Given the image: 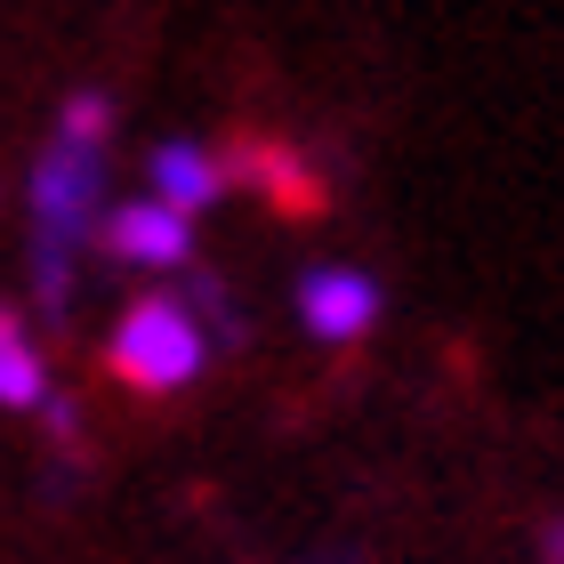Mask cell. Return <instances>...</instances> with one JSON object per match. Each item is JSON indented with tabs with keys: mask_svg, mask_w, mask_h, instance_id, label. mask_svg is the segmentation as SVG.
I'll return each mask as SVG.
<instances>
[{
	"mask_svg": "<svg viewBox=\"0 0 564 564\" xmlns=\"http://www.w3.org/2000/svg\"><path fill=\"white\" fill-rule=\"evenodd\" d=\"M57 138H65V145H89V153H106V138H113V97H97V89H73V97H65V113H57Z\"/></svg>",
	"mask_w": 564,
	"mask_h": 564,
	"instance_id": "obj_8",
	"label": "cell"
},
{
	"mask_svg": "<svg viewBox=\"0 0 564 564\" xmlns=\"http://www.w3.org/2000/svg\"><path fill=\"white\" fill-rule=\"evenodd\" d=\"M153 202H170L177 218H202L210 202L226 194V170H218V153H202L186 138H170V145H153Z\"/></svg>",
	"mask_w": 564,
	"mask_h": 564,
	"instance_id": "obj_6",
	"label": "cell"
},
{
	"mask_svg": "<svg viewBox=\"0 0 564 564\" xmlns=\"http://www.w3.org/2000/svg\"><path fill=\"white\" fill-rule=\"evenodd\" d=\"M41 420H48V435H57V444H73V435H82V412H73L65 395H41Z\"/></svg>",
	"mask_w": 564,
	"mask_h": 564,
	"instance_id": "obj_10",
	"label": "cell"
},
{
	"mask_svg": "<svg viewBox=\"0 0 564 564\" xmlns=\"http://www.w3.org/2000/svg\"><path fill=\"white\" fill-rule=\"evenodd\" d=\"M202 364H210V339H202V323L186 315V299H162V291H145L130 315L113 323V339H106L113 388H130V395H145V403L194 388Z\"/></svg>",
	"mask_w": 564,
	"mask_h": 564,
	"instance_id": "obj_1",
	"label": "cell"
},
{
	"mask_svg": "<svg viewBox=\"0 0 564 564\" xmlns=\"http://www.w3.org/2000/svg\"><path fill=\"white\" fill-rule=\"evenodd\" d=\"M97 202H106V153H89V145H48L41 162H33V250H82L97 242Z\"/></svg>",
	"mask_w": 564,
	"mask_h": 564,
	"instance_id": "obj_2",
	"label": "cell"
},
{
	"mask_svg": "<svg viewBox=\"0 0 564 564\" xmlns=\"http://www.w3.org/2000/svg\"><path fill=\"white\" fill-rule=\"evenodd\" d=\"M186 315H194V323H210V339H218V347H242V315H235V299H226V282H218V274H194V282H186Z\"/></svg>",
	"mask_w": 564,
	"mask_h": 564,
	"instance_id": "obj_9",
	"label": "cell"
},
{
	"mask_svg": "<svg viewBox=\"0 0 564 564\" xmlns=\"http://www.w3.org/2000/svg\"><path fill=\"white\" fill-rule=\"evenodd\" d=\"M541 549H549V564H564V517H556V524L541 532Z\"/></svg>",
	"mask_w": 564,
	"mask_h": 564,
	"instance_id": "obj_11",
	"label": "cell"
},
{
	"mask_svg": "<svg viewBox=\"0 0 564 564\" xmlns=\"http://www.w3.org/2000/svg\"><path fill=\"white\" fill-rule=\"evenodd\" d=\"M97 250L121 267H186L194 259V218H177L170 202H113L106 218H97Z\"/></svg>",
	"mask_w": 564,
	"mask_h": 564,
	"instance_id": "obj_4",
	"label": "cell"
},
{
	"mask_svg": "<svg viewBox=\"0 0 564 564\" xmlns=\"http://www.w3.org/2000/svg\"><path fill=\"white\" fill-rule=\"evenodd\" d=\"M299 323L315 330L323 347L371 339V323H379V282L355 274V267H306V274H299Z\"/></svg>",
	"mask_w": 564,
	"mask_h": 564,
	"instance_id": "obj_5",
	"label": "cell"
},
{
	"mask_svg": "<svg viewBox=\"0 0 564 564\" xmlns=\"http://www.w3.org/2000/svg\"><path fill=\"white\" fill-rule=\"evenodd\" d=\"M218 170H226V186H259V194L274 202V218H323V210H330V186L306 170V153L282 145V138L235 130V138H226V153H218Z\"/></svg>",
	"mask_w": 564,
	"mask_h": 564,
	"instance_id": "obj_3",
	"label": "cell"
},
{
	"mask_svg": "<svg viewBox=\"0 0 564 564\" xmlns=\"http://www.w3.org/2000/svg\"><path fill=\"white\" fill-rule=\"evenodd\" d=\"M41 395H48V364H41L24 315L0 299V412H41Z\"/></svg>",
	"mask_w": 564,
	"mask_h": 564,
	"instance_id": "obj_7",
	"label": "cell"
}]
</instances>
